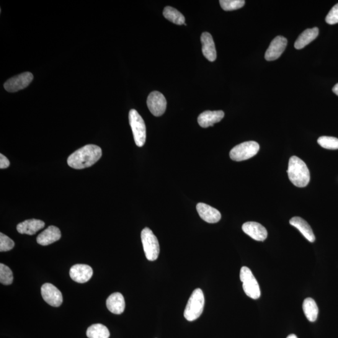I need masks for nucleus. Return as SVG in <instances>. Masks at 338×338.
<instances>
[{
	"mask_svg": "<svg viewBox=\"0 0 338 338\" xmlns=\"http://www.w3.org/2000/svg\"><path fill=\"white\" fill-rule=\"evenodd\" d=\"M102 156L100 147L89 144L72 154L67 159V163L72 168L83 169L92 166L99 161Z\"/></svg>",
	"mask_w": 338,
	"mask_h": 338,
	"instance_id": "1",
	"label": "nucleus"
},
{
	"mask_svg": "<svg viewBox=\"0 0 338 338\" xmlns=\"http://www.w3.org/2000/svg\"><path fill=\"white\" fill-rule=\"evenodd\" d=\"M289 179L295 186L304 187L310 181V172L305 162L296 156L291 157L287 170Z\"/></svg>",
	"mask_w": 338,
	"mask_h": 338,
	"instance_id": "2",
	"label": "nucleus"
},
{
	"mask_svg": "<svg viewBox=\"0 0 338 338\" xmlns=\"http://www.w3.org/2000/svg\"><path fill=\"white\" fill-rule=\"evenodd\" d=\"M205 295L201 289L197 288L193 291L185 307L184 315L189 321H193L202 314L205 308Z\"/></svg>",
	"mask_w": 338,
	"mask_h": 338,
	"instance_id": "3",
	"label": "nucleus"
},
{
	"mask_svg": "<svg viewBox=\"0 0 338 338\" xmlns=\"http://www.w3.org/2000/svg\"><path fill=\"white\" fill-rule=\"evenodd\" d=\"M129 122L132 130L134 141L137 146L141 148L146 141V127L143 117L138 111L131 109L129 112Z\"/></svg>",
	"mask_w": 338,
	"mask_h": 338,
	"instance_id": "4",
	"label": "nucleus"
},
{
	"mask_svg": "<svg viewBox=\"0 0 338 338\" xmlns=\"http://www.w3.org/2000/svg\"><path fill=\"white\" fill-rule=\"evenodd\" d=\"M141 240L147 259L154 261L159 257L160 246L157 237L148 228L142 231Z\"/></svg>",
	"mask_w": 338,
	"mask_h": 338,
	"instance_id": "5",
	"label": "nucleus"
},
{
	"mask_svg": "<svg viewBox=\"0 0 338 338\" xmlns=\"http://www.w3.org/2000/svg\"><path fill=\"white\" fill-rule=\"evenodd\" d=\"M240 280L243 285L242 288L246 295L253 299H257L260 296L259 284L249 268L244 266L240 272Z\"/></svg>",
	"mask_w": 338,
	"mask_h": 338,
	"instance_id": "6",
	"label": "nucleus"
},
{
	"mask_svg": "<svg viewBox=\"0 0 338 338\" xmlns=\"http://www.w3.org/2000/svg\"><path fill=\"white\" fill-rule=\"evenodd\" d=\"M259 151V145L256 142L249 141L239 144L231 150L229 156L234 161L240 162L251 159Z\"/></svg>",
	"mask_w": 338,
	"mask_h": 338,
	"instance_id": "7",
	"label": "nucleus"
},
{
	"mask_svg": "<svg viewBox=\"0 0 338 338\" xmlns=\"http://www.w3.org/2000/svg\"><path fill=\"white\" fill-rule=\"evenodd\" d=\"M33 80V76L30 72H25L8 80L4 84L5 89L9 92H16L25 89Z\"/></svg>",
	"mask_w": 338,
	"mask_h": 338,
	"instance_id": "8",
	"label": "nucleus"
},
{
	"mask_svg": "<svg viewBox=\"0 0 338 338\" xmlns=\"http://www.w3.org/2000/svg\"><path fill=\"white\" fill-rule=\"evenodd\" d=\"M147 104L149 110L156 117H160L166 112L167 100L161 92H151L148 96Z\"/></svg>",
	"mask_w": 338,
	"mask_h": 338,
	"instance_id": "9",
	"label": "nucleus"
},
{
	"mask_svg": "<svg viewBox=\"0 0 338 338\" xmlns=\"http://www.w3.org/2000/svg\"><path fill=\"white\" fill-rule=\"evenodd\" d=\"M41 293L46 303L51 306L59 307L63 303L62 294L52 284H44L41 288Z\"/></svg>",
	"mask_w": 338,
	"mask_h": 338,
	"instance_id": "10",
	"label": "nucleus"
},
{
	"mask_svg": "<svg viewBox=\"0 0 338 338\" xmlns=\"http://www.w3.org/2000/svg\"><path fill=\"white\" fill-rule=\"evenodd\" d=\"M288 40L282 36H278L271 43L269 48L265 53V60L273 61L277 60L282 55L287 46Z\"/></svg>",
	"mask_w": 338,
	"mask_h": 338,
	"instance_id": "11",
	"label": "nucleus"
},
{
	"mask_svg": "<svg viewBox=\"0 0 338 338\" xmlns=\"http://www.w3.org/2000/svg\"><path fill=\"white\" fill-rule=\"evenodd\" d=\"M242 231L252 239L257 241H264L267 237L266 229L261 224L255 222H247L242 227Z\"/></svg>",
	"mask_w": 338,
	"mask_h": 338,
	"instance_id": "12",
	"label": "nucleus"
},
{
	"mask_svg": "<svg viewBox=\"0 0 338 338\" xmlns=\"http://www.w3.org/2000/svg\"><path fill=\"white\" fill-rule=\"evenodd\" d=\"M93 273L92 268L86 264H76L70 270L72 280L79 283L88 282L92 277Z\"/></svg>",
	"mask_w": 338,
	"mask_h": 338,
	"instance_id": "13",
	"label": "nucleus"
},
{
	"mask_svg": "<svg viewBox=\"0 0 338 338\" xmlns=\"http://www.w3.org/2000/svg\"><path fill=\"white\" fill-rule=\"evenodd\" d=\"M198 215L202 220L208 223L214 224L218 223L221 219L220 212L216 209L205 203H198L196 206Z\"/></svg>",
	"mask_w": 338,
	"mask_h": 338,
	"instance_id": "14",
	"label": "nucleus"
},
{
	"mask_svg": "<svg viewBox=\"0 0 338 338\" xmlns=\"http://www.w3.org/2000/svg\"><path fill=\"white\" fill-rule=\"evenodd\" d=\"M224 117V112L223 110H207L200 113L197 121L201 127L208 128L220 122Z\"/></svg>",
	"mask_w": 338,
	"mask_h": 338,
	"instance_id": "15",
	"label": "nucleus"
},
{
	"mask_svg": "<svg viewBox=\"0 0 338 338\" xmlns=\"http://www.w3.org/2000/svg\"><path fill=\"white\" fill-rule=\"evenodd\" d=\"M60 229L54 226H49L47 229L38 235L37 238L38 244L42 246H48L58 241L61 238Z\"/></svg>",
	"mask_w": 338,
	"mask_h": 338,
	"instance_id": "16",
	"label": "nucleus"
},
{
	"mask_svg": "<svg viewBox=\"0 0 338 338\" xmlns=\"http://www.w3.org/2000/svg\"><path fill=\"white\" fill-rule=\"evenodd\" d=\"M201 43H202V51L204 56L209 61H214L217 58V52L215 43H214L213 37L210 33H203L200 37Z\"/></svg>",
	"mask_w": 338,
	"mask_h": 338,
	"instance_id": "17",
	"label": "nucleus"
},
{
	"mask_svg": "<svg viewBox=\"0 0 338 338\" xmlns=\"http://www.w3.org/2000/svg\"><path fill=\"white\" fill-rule=\"evenodd\" d=\"M45 227V223L38 219H28L18 224L17 229L22 234L34 235Z\"/></svg>",
	"mask_w": 338,
	"mask_h": 338,
	"instance_id": "18",
	"label": "nucleus"
},
{
	"mask_svg": "<svg viewBox=\"0 0 338 338\" xmlns=\"http://www.w3.org/2000/svg\"><path fill=\"white\" fill-rule=\"evenodd\" d=\"M106 304L108 310L115 314H122L125 308L124 298L120 293L112 294L107 298Z\"/></svg>",
	"mask_w": 338,
	"mask_h": 338,
	"instance_id": "19",
	"label": "nucleus"
},
{
	"mask_svg": "<svg viewBox=\"0 0 338 338\" xmlns=\"http://www.w3.org/2000/svg\"><path fill=\"white\" fill-rule=\"evenodd\" d=\"M290 223L291 226L298 229L308 241L311 242L315 241L316 237L311 226L303 219L299 218V217H295V218L291 219Z\"/></svg>",
	"mask_w": 338,
	"mask_h": 338,
	"instance_id": "20",
	"label": "nucleus"
},
{
	"mask_svg": "<svg viewBox=\"0 0 338 338\" xmlns=\"http://www.w3.org/2000/svg\"><path fill=\"white\" fill-rule=\"evenodd\" d=\"M318 35L319 29L316 27L304 30L299 36L298 39L296 40L295 47L298 50L305 47L306 46L315 40Z\"/></svg>",
	"mask_w": 338,
	"mask_h": 338,
	"instance_id": "21",
	"label": "nucleus"
},
{
	"mask_svg": "<svg viewBox=\"0 0 338 338\" xmlns=\"http://www.w3.org/2000/svg\"><path fill=\"white\" fill-rule=\"evenodd\" d=\"M303 309L304 314L309 321H316L317 316H318L319 309L313 299L308 298L304 299Z\"/></svg>",
	"mask_w": 338,
	"mask_h": 338,
	"instance_id": "22",
	"label": "nucleus"
},
{
	"mask_svg": "<svg viewBox=\"0 0 338 338\" xmlns=\"http://www.w3.org/2000/svg\"><path fill=\"white\" fill-rule=\"evenodd\" d=\"M109 330L102 324H95L87 329V336L89 338H109Z\"/></svg>",
	"mask_w": 338,
	"mask_h": 338,
	"instance_id": "23",
	"label": "nucleus"
},
{
	"mask_svg": "<svg viewBox=\"0 0 338 338\" xmlns=\"http://www.w3.org/2000/svg\"><path fill=\"white\" fill-rule=\"evenodd\" d=\"M165 18L169 21L178 25H184L185 17L181 13L171 7H166L163 12Z\"/></svg>",
	"mask_w": 338,
	"mask_h": 338,
	"instance_id": "24",
	"label": "nucleus"
},
{
	"mask_svg": "<svg viewBox=\"0 0 338 338\" xmlns=\"http://www.w3.org/2000/svg\"><path fill=\"white\" fill-rule=\"evenodd\" d=\"M14 281V276L9 267L4 264H0V282L3 285H10Z\"/></svg>",
	"mask_w": 338,
	"mask_h": 338,
	"instance_id": "25",
	"label": "nucleus"
},
{
	"mask_svg": "<svg viewBox=\"0 0 338 338\" xmlns=\"http://www.w3.org/2000/svg\"><path fill=\"white\" fill-rule=\"evenodd\" d=\"M219 3L222 9L225 11H233L241 9L246 2L244 0H221Z\"/></svg>",
	"mask_w": 338,
	"mask_h": 338,
	"instance_id": "26",
	"label": "nucleus"
},
{
	"mask_svg": "<svg viewBox=\"0 0 338 338\" xmlns=\"http://www.w3.org/2000/svg\"><path fill=\"white\" fill-rule=\"evenodd\" d=\"M317 143L322 148L330 150L338 149V139L332 137L322 136L318 139Z\"/></svg>",
	"mask_w": 338,
	"mask_h": 338,
	"instance_id": "27",
	"label": "nucleus"
},
{
	"mask_svg": "<svg viewBox=\"0 0 338 338\" xmlns=\"http://www.w3.org/2000/svg\"><path fill=\"white\" fill-rule=\"evenodd\" d=\"M15 242L6 235L0 233V251H9L14 248Z\"/></svg>",
	"mask_w": 338,
	"mask_h": 338,
	"instance_id": "28",
	"label": "nucleus"
},
{
	"mask_svg": "<svg viewBox=\"0 0 338 338\" xmlns=\"http://www.w3.org/2000/svg\"><path fill=\"white\" fill-rule=\"evenodd\" d=\"M326 22L329 25H334L338 23V4L334 5L330 10L326 17Z\"/></svg>",
	"mask_w": 338,
	"mask_h": 338,
	"instance_id": "29",
	"label": "nucleus"
},
{
	"mask_svg": "<svg viewBox=\"0 0 338 338\" xmlns=\"http://www.w3.org/2000/svg\"><path fill=\"white\" fill-rule=\"evenodd\" d=\"M9 166V160L8 159L7 157L4 156V155H3L2 154H0V169H6L8 168V167Z\"/></svg>",
	"mask_w": 338,
	"mask_h": 338,
	"instance_id": "30",
	"label": "nucleus"
},
{
	"mask_svg": "<svg viewBox=\"0 0 338 338\" xmlns=\"http://www.w3.org/2000/svg\"><path fill=\"white\" fill-rule=\"evenodd\" d=\"M332 92L338 96V84L335 85L334 87L332 88Z\"/></svg>",
	"mask_w": 338,
	"mask_h": 338,
	"instance_id": "31",
	"label": "nucleus"
},
{
	"mask_svg": "<svg viewBox=\"0 0 338 338\" xmlns=\"http://www.w3.org/2000/svg\"><path fill=\"white\" fill-rule=\"evenodd\" d=\"M287 338H298V337L296 336V335L292 334L289 335Z\"/></svg>",
	"mask_w": 338,
	"mask_h": 338,
	"instance_id": "32",
	"label": "nucleus"
}]
</instances>
